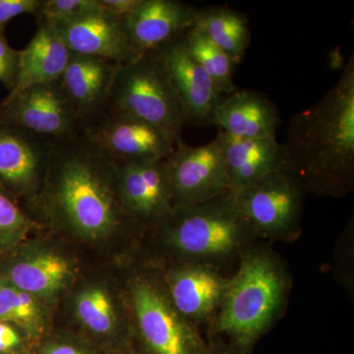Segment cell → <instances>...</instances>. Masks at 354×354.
I'll return each instance as SVG.
<instances>
[{"label":"cell","instance_id":"3957f363","mask_svg":"<svg viewBox=\"0 0 354 354\" xmlns=\"http://www.w3.org/2000/svg\"><path fill=\"white\" fill-rule=\"evenodd\" d=\"M290 285L285 262L271 247L256 242L237 263L220 308L209 323V344L251 354L285 311Z\"/></svg>","mask_w":354,"mask_h":354},{"label":"cell","instance_id":"9c48e42d","mask_svg":"<svg viewBox=\"0 0 354 354\" xmlns=\"http://www.w3.org/2000/svg\"><path fill=\"white\" fill-rule=\"evenodd\" d=\"M167 160L174 207L201 204L230 192L218 135L202 146L180 141Z\"/></svg>","mask_w":354,"mask_h":354},{"label":"cell","instance_id":"d6a6232c","mask_svg":"<svg viewBox=\"0 0 354 354\" xmlns=\"http://www.w3.org/2000/svg\"><path fill=\"white\" fill-rule=\"evenodd\" d=\"M211 346L212 354H242L239 351L228 348V346H223V344H211Z\"/></svg>","mask_w":354,"mask_h":354},{"label":"cell","instance_id":"5bb4252c","mask_svg":"<svg viewBox=\"0 0 354 354\" xmlns=\"http://www.w3.org/2000/svg\"><path fill=\"white\" fill-rule=\"evenodd\" d=\"M156 51L178 95L187 123L197 127L211 125L214 111L223 95L188 53L183 34Z\"/></svg>","mask_w":354,"mask_h":354},{"label":"cell","instance_id":"d6986e66","mask_svg":"<svg viewBox=\"0 0 354 354\" xmlns=\"http://www.w3.org/2000/svg\"><path fill=\"white\" fill-rule=\"evenodd\" d=\"M281 123L279 111L267 97L252 91L227 95L216 106L212 124L241 139L276 138Z\"/></svg>","mask_w":354,"mask_h":354},{"label":"cell","instance_id":"8992f818","mask_svg":"<svg viewBox=\"0 0 354 354\" xmlns=\"http://www.w3.org/2000/svg\"><path fill=\"white\" fill-rule=\"evenodd\" d=\"M137 330L147 354H212L196 326L176 311L164 285L146 276L129 286Z\"/></svg>","mask_w":354,"mask_h":354},{"label":"cell","instance_id":"5b68a950","mask_svg":"<svg viewBox=\"0 0 354 354\" xmlns=\"http://www.w3.org/2000/svg\"><path fill=\"white\" fill-rule=\"evenodd\" d=\"M106 111L130 114L183 141L185 113L157 51L118 64Z\"/></svg>","mask_w":354,"mask_h":354},{"label":"cell","instance_id":"f546056e","mask_svg":"<svg viewBox=\"0 0 354 354\" xmlns=\"http://www.w3.org/2000/svg\"><path fill=\"white\" fill-rule=\"evenodd\" d=\"M97 2L104 12L125 18L138 6L140 0H97Z\"/></svg>","mask_w":354,"mask_h":354},{"label":"cell","instance_id":"4316f807","mask_svg":"<svg viewBox=\"0 0 354 354\" xmlns=\"http://www.w3.org/2000/svg\"><path fill=\"white\" fill-rule=\"evenodd\" d=\"M100 9L97 0H43L39 13L35 17L57 25Z\"/></svg>","mask_w":354,"mask_h":354},{"label":"cell","instance_id":"ac0fdd59","mask_svg":"<svg viewBox=\"0 0 354 354\" xmlns=\"http://www.w3.org/2000/svg\"><path fill=\"white\" fill-rule=\"evenodd\" d=\"M221 152L232 194L246 189L263 177L283 169L286 156L283 144L276 138L241 139L218 132Z\"/></svg>","mask_w":354,"mask_h":354},{"label":"cell","instance_id":"277c9868","mask_svg":"<svg viewBox=\"0 0 354 354\" xmlns=\"http://www.w3.org/2000/svg\"><path fill=\"white\" fill-rule=\"evenodd\" d=\"M155 227L160 246L174 264L206 265L221 271L237 265L257 242L232 192L201 204L174 207Z\"/></svg>","mask_w":354,"mask_h":354},{"label":"cell","instance_id":"1f68e13d","mask_svg":"<svg viewBox=\"0 0 354 354\" xmlns=\"http://www.w3.org/2000/svg\"><path fill=\"white\" fill-rule=\"evenodd\" d=\"M43 354H88L87 351H83L78 346H72L68 344H48L43 351Z\"/></svg>","mask_w":354,"mask_h":354},{"label":"cell","instance_id":"7c38bea8","mask_svg":"<svg viewBox=\"0 0 354 354\" xmlns=\"http://www.w3.org/2000/svg\"><path fill=\"white\" fill-rule=\"evenodd\" d=\"M55 144L0 118V185L12 194L34 196Z\"/></svg>","mask_w":354,"mask_h":354},{"label":"cell","instance_id":"7a4b0ae2","mask_svg":"<svg viewBox=\"0 0 354 354\" xmlns=\"http://www.w3.org/2000/svg\"><path fill=\"white\" fill-rule=\"evenodd\" d=\"M43 185L37 203L44 213L88 239L108 235L128 216L115 162L83 130L55 144Z\"/></svg>","mask_w":354,"mask_h":354},{"label":"cell","instance_id":"f1b7e54d","mask_svg":"<svg viewBox=\"0 0 354 354\" xmlns=\"http://www.w3.org/2000/svg\"><path fill=\"white\" fill-rule=\"evenodd\" d=\"M41 4L43 0H0V31L4 32L11 20L23 14L36 16Z\"/></svg>","mask_w":354,"mask_h":354},{"label":"cell","instance_id":"e0dca14e","mask_svg":"<svg viewBox=\"0 0 354 354\" xmlns=\"http://www.w3.org/2000/svg\"><path fill=\"white\" fill-rule=\"evenodd\" d=\"M118 66L104 58L71 53L59 80L82 120L83 128L106 111Z\"/></svg>","mask_w":354,"mask_h":354},{"label":"cell","instance_id":"8fae6325","mask_svg":"<svg viewBox=\"0 0 354 354\" xmlns=\"http://www.w3.org/2000/svg\"><path fill=\"white\" fill-rule=\"evenodd\" d=\"M167 158L115 162L118 196L133 220L155 225L174 208Z\"/></svg>","mask_w":354,"mask_h":354},{"label":"cell","instance_id":"4dcf8cb0","mask_svg":"<svg viewBox=\"0 0 354 354\" xmlns=\"http://www.w3.org/2000/svg\"><path fill=\"white\" fill-rule=\"evenodd\" d=\"M19 334L7 323L0 322V353L13 351L20 346Z\"/></svg>","mask_w":354,"mask_h":354},{"label":"cell","instance_id":"d4e9b609","mask_svg":"<svg viewBox=\"0 0 354 354\" xmlns=\"http://www.w3.org/2000/svg\"><path fill=\"white\" fill-rule=\"evenodd\" d=\"M77 315L88 330L95 334L106 335L115 328L116 313L106 290L93 286L78 295Z\"/></svg>","mask_w":354,"mask_h":354},{"label":"cell","instance_id":"4fadbf2b","mask_svg":"<svg viewBox=\"0 0 354 354\" xmlns=\"http://www.w3.org/2000/svg\"><path fill=\"white\" fill-rule=\"evenodd\" d=\"M162 281L176 311L198 327L213 320L230 278L209 266L174 264L165 272Z\"/></svg>","mask_w":354,"mask_h":354},{"label":"cell","instance_id":"603a6c76","mask_svg":"<svg viewBox=\"0 0 354 354\" xmlns=\"http://www.w3.org/2000/svg\"><path fill=\"white\" fill-rule=\"evenodd\" d=\"M183 39L188 53L211 78L218 92L221 95L236 92L234 81V62L196 27L184 32Z\"/></svg>","mask_w":354,"mask_h":354},{"label":"cell","instance_id":"7402d4cb","mask_svg":"<svg viewBox=\"0 0 354 354\" xmlns=\"http://www.w3.org/2000/svg\"><path fill=\"white\" fill-rule=\"evenodd\" d=\"M194 27L204 32L235 64L243 59L250 43V29L243 14L223 6L198 10Z\"/></svg>","mask_w":354,"mask_h":354},{"label":"cell","instance_id":"ffe728a7","mask_svg":"<svg viewBox=\"0 0 354 354\" xmlns=\"http://www.w3.org/2000/svg\"><path fill=\"white\" fill-rule=\"evenodd\" d=\"M71 51L48 21L37 19V31L20 50L17 82L8 95L17 94L38 84L59 80L68 64Z\"/></svg>","mask_w":354,"mask_h":354},{"label":"cell","instance_id":"484cf974","mask_svg":"<svg viewBox=\"0 0 354 354\" xmlns=\"http://www.w3.org/2000/svg\"><path fill=\"white\" fill-rule=\"evenodd\" d=\"M31 225L12 193L0 185V248L19 241Z\"/></svg>","mask_w":354,"mask_h":354},{"label":"cell","instance_id":"44dd1931","mask_svg":"<svg viewBox=\"0 0 354 354\" xmlns=\"http://www.w3.org/2000/svg\"><path fill=\"white\" fill-rule=\"evenodd\" d=\"M70 274L68 262L62 256L46 252L14 264L6 279L32 297H44L62 290Z\"/></svg>","mask_w":354,"mask_h":354},{"label":"cell","instance_id":"6da1fadb","mask_svg":"<svg viewBox=\"0 0 354 354\" xmlns=\"http://www.w3.org/2000/svg\"><path fill=\"white\" fill-rule=\"evenodd\" d=\"M283 144L286 167L307 194L339 198L353 190V55L330 92L291 118Z\"/></svg>","mask_w":354,"mask_h":354},{"label":"cell","instance_id":"83f0119b","mask_svg":"<svg viewBox=\"0 0 354 354\" xmlns=\"http://www.w3.org/2000/svg\"><path fill=\"white\" fill-rule=\"evenodd\" d=\"M19 58L20 50L13 48L4 32L0 31V83L3 84L9 92L17 82Z\"/></svg>","mask_w":354,"mask_h":354},{"label":"cell","instance_id":"ba28073f","mask_svg":"<svg viewBox=\"0 0 354 354\" xmlns=\"http://www.w3.org/2000/svg\"><path fill=\"white\" fill-rule=\"evenodd\" d=\"M0 118L55 143L83 130L82 120L60 80L7 95L0 104Z\"/></svg>","mask_w":354,"mask_h":354},{"label":"cell","instance_id":"cb8c5ba5","mask_svg":"<svg viewBox=\"0 0 354 354\" xmlns=\"http://www.w3.org/2000/svg\"><path fill=\"white\" fill-rule=\"evenodd\" d=\"M0 322L14 323L30 334L43 327V314L36 297L0 279Z\"/></svg>","mask_w":354,"mask_h":354},{"label":"cell","instance_id":"9a60e30c","mask_svg":"<svg viewBox=\"0 0 354 354\" xmlns=\"http://www.w3.org/2000/svg\"><path fill=\"white\" fill-rule=\"evenodd\" d=\"M197 15L196 7L179 0H140L123 21L133 50L141 55L160 50L194 27Z\"/></svg>","mask_w":354,"mask_h":354},{"label":"cell","instance_id":"52a82bcc","mask_svg":"<svg viewBox=\"0 0 354 354\" xmlns=\"http://www.w3.org/2000/svg\"><path fill=\"white\" fill-rule=\"evenodd\" d=\"M306 194L297 177L283 167L234 195L257 241L293 242L302 234Z\"/></svg>","mask_w":354,"mask_h":354},{"label":"cell","instance_id":"30bf717a","mask_svg":"<svg viewBox=\"0 0 354 354\" xmlns=\"http://www.w3.org/2000/svg\"><path fill=\"white\" fill-rule=\"evenodd\" d=\"M83 132L114 162L162 160L176 144L160 128L130 114L106 111Z\"/></svg>","mask_w":354,"mask_h":354},{"label":"cell","instance_id":"2e32d148","mask_svg":"<svg viewBox=\"0 0 354 354\" xmlns=\"http://www.w3.org/2000/svg\"><path fill=\"white\" fill-rule=\"evenodd\" d=\"M55 26L69 50L77 55L104 58L118 64L139 57L127 38L123 18L102 9Z\"/></svg>","mask_w":354,"mask_h":354}]
</instances>
